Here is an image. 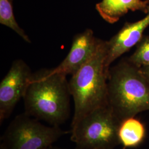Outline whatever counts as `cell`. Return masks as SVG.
Returning a JSON list of instances; mask_svg holds the SVG:
<instances>
[{"label": "cell", "instance_id": "4", "mask_svg": "<svg viewBox=\"0 0 149 149\" xmlns=\"http://www.w3.org/2000/svg\"><path fill=\"white\" fill-rule=\"evenodd\" d=\"M120 123L108 106L94 110L71 128L74 149H115Z\"/></svg>", "mask_w": 149, "mask_h": 149}, {"label": "cell", "instance_id": "9", "mask_svg": "<svg viewBox=\"0 0 149 149\" xmlns=\"http://www.w3.org/2000/svg\"><path fill=\"white\" fill-rule=\"evenodd\" d=\"M96 9L105 21L113 24L129 11L148 13L149 2L148 0H102L96 4Z\"/></svg>", "mask_w": 149, "mask_h": 149}, {"label": "cell", "instance_id": "15", "mask_svg": "<svg viewBox=\"0 0 149 149\" xmlns=\"http://www.w3.org/2000/svg\"><path fill=\"white\" fill-rule=\"evenodd\" d=\"M148 2H149V0H148ZM149 13V12H148Z\"/></svg>", "mask_w": 149, "mask_h": 149}, {"label": "cell", "instance_id": "7", "mask_svg": "<svg viewBox=\"0 0 149 149\" xmlns=\"http://www.w3.org/2000/svg\"><path fill=\"white\" fill-rule=\"evenodd\" d=\"M102 40L95 37L91 29L76 34L72 40L69 53L54 72L73 75L95 55Z\"/></svg>", "mask_w": 149, "mask_h": 149}, {"label": "cell", "instance_id": "11", "mask_svg": "<svg viewBox=\"0 0 149 149\" xmlns=\"http://www.w3.org/2000/svg\"><path fill=\"white\" fill-rule=\"evenodd\" d=\"M13 0H0V23L11 28L27 43L31 41L16 21L13 11Z\"/></svg>", "mask_w": 149, "mask_h": 149}, {"label": "cell", "instance_id": "2", "mask_svg": "<svg viewBox=\"0 0 149 149\" xmlns=\"http://www.w3.org/2000/svg\"><path fill=\"white\" fill-rule=\"evenodd\" d=\"M107 103L120 122L149 111V82L139 68L128 60L109 69Z\"/></svg>", "mask_w": 149, "mask_h": 149}, {"label": "cell", "instance_id": "8", "mask_svg": "<svg viewBox=\"0 0 149 149\" xmlns=\"http://www.w3.org/2000/svg\"><path fill=\"white\" fill-rule=\"evenodd\" d=\"M149 26V12L142 19L133 23L126 22L121 29L109 40L106 41L104 68L109 73L110 65L123 54L138 44L143 33Z\"/></svg>", "mask_w": 149, "mask_h": 149}, {"label": "cell", "instance_id": "12", "mask_svg": "<svg viewBox=\"0 0 149 149\" xmlns=\"http://www.w3.org/2000/svg\"><path fill=\"white\" fill-rule=\"evenodd\" d=\"M127 60L138 68L149 65V36H143L135 52Z\"/></svg>", "mask_w": 149, "mask_h": 149}, {"label": "cell", "instance_id": "5", "mask_svg": "<svg viewBox=\"0 0 149 149\" xmlns=\"http://www.w3.org/2000/svg\"><path fill=\"white\" fill-rule=\"evenodd\" d=\"M70 133L60 127L47 126L24 112L6 128L1 138L0 149H46Z\"/></svg>", "mask_w": 149, "mask_h": 149}, {"label": "cell", "instance_id": "10", "mask_svg": "<svg viewBox=\"0 0 149 149\" xmlns=\"http://www.w3.org/2000/svg\"><path fill=\"white\" fill-rule=\"evenodd\" d=\"M146 136L144 124L135 117L124 119L120 123L118 136L123 149L136 147L141 144Z\"/></svg>", "mask_w": 149, "mask_h": 149}, {"label": "cell", "instance_id": "6", "mask_svg": "<svg viewBox=\"0 0 149 149\" xmlns=\"http://www.w3.org/2000/svg\"><path fill=\"white\" fill-rule=\"evenodd\" d=\"M32 73L21 59L16 60L0 84V124L10 117L18 102L23 98Z\"/></svg>", "mask_w": 149, "mask_h": 149}, {"label": "cell", "instance_id": "14", "mask_svg": "<svg viewBox=\"0 0 149 149\" xmlns=\"http://www.w3.org/2000/svg\"><path fill=\"white\" fill-rule=\"evenodd\" d=\"M66 149V148H59V147H58V146H53V145H52V146H50V147H49L47 149Z\"/></svg>", "mask_w": 149, "mask_h": 149}, {"label": "cell", "instance_id": "3", "mask_svg": "<svg viewBox=\"0 0 149 149\" xmlns=\"http://www.w3.org/2000/svg\"><path fill=\"white\" fill-rule=\"evenodd\" d=\"M106 49V41L102 40L95 55L71 76L69 81L70 93L74 101L71 128L91 112L108 106V72L104 68Z\"/></svg>", "mask_w": 149, "mask_h": 149}, {"label": "cell", "instance_id": "1", "mask_svg": "<svg viewBox=\"0 0 149 149\" xmlns=\"http://www.w3.org/2000/svg\"><path fill=\"white\" fill-rule=\"evenodd\" d=\"M66 75L42 70L32 74L23 99L24 113L50 125L60 127L70 117V97Z\"/></svg>", "mask_w": 149, "mask_h": 149}, {"label": "cell", "instance_id": "13", "mask_svg": "<svg viewBox=\"0 0 149 149\" xmlns=\"http://www.w3.org/2000/svg\"><path fill=\"white\" fill-rule=\"evenodd\" d=\"M142 74H143L144 77L147 80L149 84V65L143 66L139 68Z\"/></svg>", "mask_w": 149, "mask_h": 149}]
</instances>
